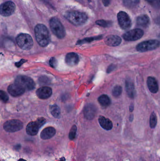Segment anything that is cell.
<instances>
[{
  "label": "cell",
  "instance_id": "cell-1",
  "mask_svg": "<svg viewBox=\"0 0 160 161\" xmlns=\"http://www.w3.org/2000/svg\"><path fill=\"white\" fill-rule=\"evenodd\" d=\"M35 35L38 43L41 47H46L50 42V36L48 28L43 24L37 25L34 28Z\"/></svg>",
  "mask_w": 160,
  "mask_h": 161
},
{
  "label": "cell",
  "instance_id": "cell-2",
  "mask_svg": "<svg viewBox=\"0 0 160 161\" xmlns=\"http://www.w3.org/2000/svg\"><path fill=\"white\" fill-rule=\"evenodd\" d=\"M65 17L70 23L76 26L83 25L88 19L85 13L79 11H68L65 14Z\"/></svg>",
  "mask_w": 160,
  "mask_h": 161
},
{
  "label": "cell",
  "instance_id": "cell-3",
  "mask_svg": "<svg viewBox=\"0 0 160 161\" xmlns=\"http://www.w3.org/2000/svg\"><path fill=\"white\" fill-rule=\"evenodd\" d=\"M50 27L54 34L59 39H63L66 35L64 25L60 20L56 18L53 17L49 21Z\"/></svg>",
  "mask_w": 160,
  "mask_h": 161
},
{
  "label": "cell",
  "instance_id": "cell-4",
  "mask_svg": "<svg viewBox=\"0 0 160 161\" xmlns=\"http://www.w3.org/2000/svg\"><path fill=\"white\" fill-rule=\"evenodd\" d=\"M18 46L23 50H29L34 45L33 38L30 35L27 34H20L16 38Z\"/></svg>",
  "mask_w": 160,
  "mask_h": 161
},
{
  "label": "cell",
  "instance_id": "cell-5",
  "mask_svg": "<svg viewBox=\"0 0 160 161\" xmlns=\"http://www.w3.org/2000/svg\"><path fill=\"white\" fill-rule=\"evenodd\" d=\"M160 45L159 41L157 40H150L139 43L136 46V50L138 52L143 53L155 50L158 48Z\"/></svg>",
  "mask_w": 160,
  "mask_h": 161
},
{
  "label": "cell",
  "instance_id": "cell-6",
  "mask_svg": "<svg viewBox=\"0 0 160 161\" xmlns=\"http://www.w3.org/2000/svg\"><path fill=\"white\" fill-rule=\"evenodd\" d=\"M46 119L43 117L39 118L34 122H31L26 128V133L30 136H35L37 134L39 129L46 123Z\"/></svg>",
  "mask_w": 160,
  "mask_h": 161
},
{
  "label": "cell",
  "instance_id": "cell-7",
  "mask_svg": "<svg viewBox=\"0 0 160 161\" xmlns=\"http://www.w3.org/2000/svg\"><path fill=\"white\" fill-rule=\"evenodd\" d=\"M15 83L22 87L25 91L33 90L35 86L34 80L28 76L19 75L15 79Z\"/></svg>",
  "mask_w": 160,
  "mask_h": 161
},
{
  "label": "cell",
  "instance_id": "cell-8",
  "mask_svg": "<svg viewBox=\"0 0 160 161\" xmlns=\"http://www.w3.org/2000/svg\"><path fill=\"white\" fill-rule=\"evenodd\" d=\"M23 128V124L21 121L16 119L8 120L3 125V129L8 132H15L20 130Z\"/></svg>",
  "mask_w": 160,
  "mask_h": 161
},
{
  "label": "cell",
  "instance_id": "cell-9",
  "mask_svg": "<svg viewBox=\"0 0 160 161\" xmlns=\"http://www.w3.org/2000/svg\"><path fill=\"white\" fill-rule=\"evenodd\" d=\"M143 35L144 31L142 29L137 28L126 32L123 35V38L126 41H135L141 39Z\"/></svg>",
  "mask_w": 160,
  "mask_h": 161
},
{
  "label": "cell",
  "instance_id": "cell-10",
  "mask_svg": "<svg viewBox=\"0 0 160 161\" xmlns=\"http://www.w3.org/2000/svg\"><path fill=\"white\" fill-rule=\"evenodd\" d=\"M117 19L119 25L123 30H128L131 27V19L126 12L120 11L117 14Z\"/></svg>",
  "mask_w": 160,
  "mask_h": 161
},
{
  "label": "cell",
  "instance_id": "cell-11",
  "mask_svg": "<svg viewBox=\"0 0 160 161\" xmlns=\"http://www.w3.org/2000/svg\"><path fill=\"white\" fill-rule=\"evenodd\" d=\"M16 5L11 1H8L2 4L0 7V13L4 17L11 16L15 12Z\"/></svg>",
  "mask_w": 160,
  "mask_h": 161
},
{
  "label": "cell",
  "instance_id": "cell-12",
  "mask_svg": "<svg viewBox=\"0 0 160 161\" xmlns=\"http://www.w3.org/2000/svg\"><path fill=\"white\" fill-rule=\"evenodd\" d=\"M8 93L13 97H18L22 95L24 93L25 90L16 83L10 84L8 88Z\"/></svg>",
  "mask_w": 160,
  "mask_h": 161
},
{
  "label": "cell",
  "instance_id": "cell-13",
  "mask_svg": "<svg viewBox=\"0 0 160 161\" xmlns=\"http://www.w3.org/2000/svg\"><path fill=\"white\" fill-rule=\"evenodd\" d=\"M97 113V108L95 105L89 104L86 105L84 110V114L86 119L92 120L95 116Z\"/></svg>",
  "mask_w": 160,
  "mask_h": 161
},
{
  "label": "cell",
  "instance_id": "cell-14",
  "mask_svg": "<svg viewBox=\"0 0 160 161\" xmlns=\"http://www.w3.org/2000/svg\"><path fill=\"white\" fill-rule=\"evenodd\" d=\"M52 94V90L50 87H42L38 89L36 91V95L39 98L45 99L49 98Z\"/></svg>",
  "mask_w": 160,
  "mask_h": 161
},
{
  "label": "cell",
  "instance_id": "cell-15",
  "mask_svg": "<svg viewBox=\"0 0 160 161\" xmlns=\"http://www.w3.org/2000/svg\"><path fill=\"white\" fill-rule=\"evenodd\" d=\"M105 43L108 46L116 47L121 44L122 39L121 37L116 35H110L105 38Z\"/></svg>",
  "mask_w": 160,
  "mask_h": 161
},
{
  "label": "cell",
  "instance_id": "cell-16",
  "mask_svg": "<svg viewBox=\"0 0 160 161\" xmlns=\"http://www.w3.org/2000/svg\"><path fill=\"white\" fill-rule=\"evenodd\" d=\"M126 90L129 97L134 98L136 96V90L134 83L131 79H127L126 80Z\"/></svg>",
  "mask_w": 160,
  "mask_h": 161
},
{
  "label": "cell",
  "instance_id": "cell-17",
  "mask_svg": "<svg viewBox=\"0 0 160 161\" xmlns=\"http://www.w3.org/2000/svg\"><path fill=\"white\" fill-rule=\"evenodd\" d=\"M56 133V130L52 127H48L43 129L40 133V138L43 140H49L52 138Z\"/></svg>",
  "mask_w": 160,
  "mask_h": 161
},
{
  "label": "cell",
  "instance_id": "cell-18",
  "mask_svg": "<svg viewBox=\"0 0 160 161\" xmlns=\"http://www.w3.org/2000/svg\"><path fill=\"white\" fill-rule=\"evenodd\" d=\"M65 62L69 66H76L79 62V56L76 53H69L66 56Z\"/></svg>",
  "mask_w": 160,
  "mask_h": 161
},
{
  "label": "cell",
  "instance_id": "cell-19",
  "mask_svg": "<svg viewBox=\"0 0 160 161\" xmlns=\"http://www.w3.org/2000/svg\"><path fill=\"white\" fill-rule=\"evenodd\" d=\"M147 84L150 92L153 93L157 92L159 90V86L156 78L152 76L148 77L147 79Z\"/></svg>",
  "mask_w": 160,
  "mask_h": 161
},
{
  "label": "cell",
  "instance_id": "cell-20",
  "mask_svg": "<svg viewBox=\"0 0 160 161\" xmlns=\"http://www.w3.org/2000/svg\"><path fill=\"white\" fill-rule=\"evenodd\" d=\"M98 121L101 126L105 130H110L112 129V122L108 118L104 116H100Z\"/></svg>",
  "mask_w": 160,
  "mask_h": 161
},
{
  "label": "cell",
  "instance_id": "cell-21",
  "mask_svg": "<svg viewBox=\"0 0 160 161\" xmlns=\"http://www.w3.org/2000/svg\"><path fill=\"white\" fill-rule=\"evenodd\" d=\"M150 19L147 15H142L139 16L136 19V23L138 26L143 28H147L150 24Z\"/></svg>",
  "mask_w": 160,
  "mask_h": 161
},
{
  "label": "cell",
  "instance_id": "cell-22",
  "mask_svg": "<svg viewBox=\"0 0 160 161\" xmlns=\"http://www.w3.org/2000/svg\"><path fill=\"white\" fill-rule=\"evenodd\" d=\"M98 101L100 105L104 108L109 107L111 104V100L107 95H102L98 98Z\"/></svg>",
  "mask_w": 160,
  "mask_h": 161
},
{
  "label": "cell",
  "instance_id": "cell-23",
  "mask_svg": "<svg viewBox=\"0 0 160 161\" xmlns=\"http://www.w3.org/2000/svg\"><path fill=\"white\" fill-rule=\"evenodd\" d=\"M50 111L52 115L55 118H59L60 116V108L56 105H52L50 107Z\"/></svg>",
  "mask_w": 160,
  "mask_h": 161
},
{
  "label": "cell",
  "instance_id": "cell-24",
  "mask_svg": "<svg viewBox=\"0 0 160 161\" xmlns=\"http://www.w3.org/2000/svg\"><path fill=\"white\" fill-rule=\"evenodd\" d=\"M124 5L129 8H133L140 3V0H123Z\"/></svg>",
  "mask_w": 160,
  "mask_h": 161
},
{
  "label": "cell",
  "instance_id": "cell-25",
  "mask_svg": "<svg viewBox=\"0 0 160 161\" xmlns=\"http://www.w3.org/2000/svg\"><path fill=\"white\" fill-rule=\"evenodd\" d=\"M96 24L101 27H109L112 25L113 22L111 21L99 20L96 21Z\"/></svg>",
  "mask_w": 160,
  "mask_h": 161
},
{
  "label": "cell",
  "instance_id": "cell-26",
  "mask_svg": "<svg viewBox=\"0 0 160 161\" xmlns=\"http://www.w3.org/2000/svg\"><path fill=\"white\" fill-rule=\"evenodd\" d=\"M150 126L152 129L155 128L157 125V116L155 112H152L150 117Z\"/></svg>",
  "mask_w": 160,
  "mask_h": 161
},
{
  "label": "cell",
  "instance_id": "cell-27",
  "mask_svg": "<svg viewBox=\"0 0 160 161\" xmlns=\"http://www.w3.org/2000/svg\"><path fill=\"white\" fill-rule=\"evenodd\" d=\"M102 38V36L93 37L87 38L84 39L82 40L79 41L78 44H81V43H84L85 42H91L94 41L101 39Z\"/></svg>",
  "mask_w": 160,
  "mask_h": 161
},
{
  "label": "cell",
  "instance_id": "cell-28",
  "mask_svg": "<svg viewBox=\"0 0 160 161\" xmlns=\"http://www.w3.org/2000/svg\"><path fill=\"white\" fill-rule=\"evenodd\" d=\"M122 93V88L120 85H116L112 90V94L115 97H118Z\"/></svg>",
  "mask_w": 160,
  "mask_h": 161
},
{
  "label": "cell",
  "instance_id": "cell-29",
  "mask_svg": "<svg viewBox=\"0 0 160 161\" xmlns=\"http://www.w3.org/2000/svg\"><path fill=\"white\" fill-rule=\"evenodd\" d=\"M77 126L75 125H74L73 126L71 127L70 131L69 132V138L71 141L74 140L76 138V132H77Z\"/></svg>",
  "mask_w": 160,
  "mask_h": 161
},
{
  "label": "cell",
  "instance_id": "cell-30",
  "mask_svg": "<svg viewBox=\"0 0 160 161\" xmlns=\"http://www.w3.org/2000/svg\"><path fill=\"white\" fill-rule=\"evenodd\" d=\"M152 7L158 9L160 8V0H145Z\"/></svg>",
  "mask_w": 160,
  "mask_h": 161
},
{
  "label": "cell",
  "instance_id": "cell-31",
  "mask_svg": "<svg viewBox=\"0 0 160 161\" xmlns=\"http://www.w3.org/2000/svg\"><path fill=\"white\" fill-rule=\"evenodd\" d=\"M0 98L3 102L6 103L8 100V96L7 94L3 91L0 92Z\"/></svg>",
  "mask_w": 160,
  "mask_h": 161
},
{
  "label": "cell",
  "instance_id": "cell-32",
  "mask_svg": "<svg viewBox=\"0 0 160 161\" xmlns=\"http://www.w3.org/2000/svg\"><path fill=\"white\" fill-rule=\"evenodd\" d=\"M49 64L52 68H55L57 65V60L54 58H52L50 60Z\"/></svg>",
  "mask_w": 160,
  "mask_h": 161
},
{
  "label": "cell",
  "instance_id": "cell-33",
  "mask_svg": "<svg viewBox=\"0 0 160 161\" xmlns=\"http://www.w3.org/2000/svg\"><path fill=\"white\" fill-rule=\"evenodd\" d=\"M116 66L114 64H111L110 65L109 67H108V69H107V72L108 73H110L112 72L114 70L116 69Z\"/></svg>",
  "mask_w": 160,
  "mask_h": 161
},
{
  "label": "cell",
  "instance_id": "cell-34",
  "mask_svg": "<svg viewBox=\"0 0 160 161\" xmlns=\"http://www.w3.org/2000/svg\"><path fill=\"white\" fill-rule=\"evenodd\" d=\"M102 1L104 6L106 7L108 6L110 4L111 2V0H102Z\"/></svg>",
  "mask_w": 160,
  "mask_h": 161
},
{
  "label": "cell",
  "instance_id": "cell-35",
  "mask_svg": "<svg viewBox=\"0 0 160 161\" xmlns=\"http://www.w3.org/2000/svg\"><path fill=\"white\" fill-rule=\"evenodd\" d=\"M26 60H24V59H22V60H21L20 61H19V62H17V63H16V64H15V65H16V66H17V67H20V66H21V65H22V64H23V63H24V62H26Z\"/></svg>",
  "mask_w": 160,
  "mask_h": 161
},
{
  "label": "cell",
  "instance_id": "cell-36",
  "mask_svg": "<svg viewBox=\"0 0 160 161\" xmlns=\"http://www.w3.org/2000/svg\"><path fill=\"white\" fill-rule=\"evenodd\" d=\"M134 105L133 104H131L129 107V110L131 112H132L134 110Z\"/></svg>",
  "mask_w": 160,
  "mask_h": 161
},
{
  "label": "cell",
  "instance_id": "cell-37",
  "mask_svg": "<svg viewBox=\"0 0 160 161\" xmlns=\"http://www.w3.org/2000/svg\"><path fill=\"white\" fill-rule=\"evenodd\" d=\"M133 119H134V115H133V114H131L130 115L129 117V120L131 122H132V121L133 120Z\"/></svg>",
  "mask_w": 160,
  "mask_h": 161
},
{
  "label": "cell",
  "instance_id": "cell-38",
  "mask_svg": "<svg viewBox=\"0 0 160 161\" xmlns=\"http://www.w3.org/2000/svg\"><path fill=\"white\" fill-rule=\"evenodd\" d=\"M66 159L65 158H64V157H62V158H61L60 160H59L58 161H65Z\"/></svg>",
  "mask_w": 160,
  "mask_h": 161
},
{
  "label": "cell",
  "instance_id": "cell-39",
  "mask_svg": "<svg viewBox=\"0 0 160 161\" xmlns=\"http://www.w3.org/2000/svg\"><path fill=\"white\" fill-rule=\"evenodd\" d=\"M18 161H27L26 160H25L23 159H19L18 160Z\"/></svg>",
  "mask_w": 160,
  "mask_h": 161
},
{
  "label": "cell",
  "instance_id": "cell-40",
  "mask_svg": "<svg viewBox=\"0 0 160 161\" xmlns=\"http://www.w3.org/2000/svg\"><path fill=\"white\" fill-rule=\"evenodd\" d=\"M88 2H91V0H88Z\"/></svg>",
  "mask_w": 160,
  "mask_h": 161
},
{
  "label": "cell",
  "instance_id": "cell-41",
  "mask_svg": "<svg viewBox=\"0 0 160 161\" xmlns=\"http://www.w3.org/2000/svg\"><path fill=\"white\" fill-rule=\"evenodd\" d=\"M159 38H160V35H159Z\"/></svg>",
  "mask_w": 160,
  "mask_h": 161
},
{
  "label": "cell",
  "instance_id": "cell-42",
  "mask_svg": "<svg viewBox=\"0 0 160 161\" xmlns=\"http://www.w3.org/2000/svg\"></svg>",
  "mask_w": 160,
  "mask_h": 161
}]
</instances>
